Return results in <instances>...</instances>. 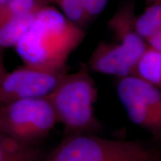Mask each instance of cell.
<instances>
[{
  "mask_svg": "<svg viewBox=\"0 0 161 161\" xmlns=\"http://www.w3.org/2000/svg\"><path fill=\"white\" fill-rule=\"evenodd\" d=\"M47 1H48V0H47ZM48 3H49V2H48Z\"/></svg>",
  "mask_w": 161,
  "mask_h": 161,
  "instance_id": "obj_20",
  "label": "cell"
},
{
  "mask_svg": "<svg viewBox=\"0 0 161 161\" xmlns=\"http://www.w3.org/2000/svg\"><path fill=\"white\" fill-rule=\"evenodd\" d=\"M136 60L120 43L101 41L90 56V69L99 73L122 78L130 75Z\"/></svg>",
  "mask_w": 161,
  "mask_h": 161,
  "instance_id": "obj_7",
  "label": "cell"
},
{
  "mask_svg": "<svg viewBox=\"0 0 161 161\" xmlns=\"http://www.w3.org/2000/svg\"><path fill=\"white\" fill-rule=\"evenodd\" d=\"M134 29L144 40L161 30V0L153 2L140 15H136Z\"/></svg>",
  "mask_w": 161,
  "mask_h": 161,
  "instance_id": "obj_12",
  "label": "cell"
},
{
  "mask_svg": "<svg viewBox=\"0 0 161 161\" xmlns=\"http://www.w3.org/2000/svg\"><path fill=\"white\" fill-rule=\"evenodd\" d=\"M158 152L140 140H110L92 134L67 135L40 161H158Z\"/></svg>",
  "mask_w": 161,
  "mask_h": 161,
  "instance_id": "obj_3",
  "label": "cell"
},
{
  "mask_svg": "<svg viewBox=\"0 0 161 161\" xmlns=\"http://www.w3.org/2000/svg\"><path fill=\"white\" fill-rule=\"evenodd\" d=\"M158 161H160V160H158Z\"/></svg>",
  "mask_w": 161,
  "mask_h": 161,
  "instance_id": "obj_21",
  "label": "cell"
},
{
  "mask_svg": "<svg viewBox=\"0 0 161 161\" xmlns=\"http://www.w3.org/2000/svg\"><path fill=\"white\" fill-rule=\"evenodd\" d=\"M83 5L88 23L95 19L105 8L108 0H80Z\"/></svg>",
  "mask_w": 161,
  "mask_h": 161,
  "instance_id": "obj_15",
  "label": "cell"
},
{
  "mask_svg": "<svg viewBox=\"0 0 161 161\" xmlns=\"http://www.w3.org/2000/svg\"><path fill=\"white\" fill-rule=\"evenodd\" d=\"M46 97L53 107L58 122L64 125L66 136L91 134L100 128L93 107L98 90L86 66H82L75 73L64 74Z\"/></svg>",
  "mask_w": 161,
  "mask_h": 161,
  "instance_id": "obj_2",
  "label": "cell"
},
{
  "mask_svg": "<svg viewBox=\"0 0 161 161\" xmlns=\"http://www.w3.org/2000/svg\"><path fill=\"white\" fill-rule=\"evenodd\" d=\"M2 52L3 51H0V77H1V75L5 72V67H4V64H3V55H2Z\"/></svg>",
  "mask_w": 161,
  "mask_h": 161,
  "instance_id": "obj_17",
  "label": "cell"
},
{
  "mask_svg": "<svg viewBox=\"0 0 161 161\" xmlns=\"http://www.w3.org/2000/svg\"><path fill=\"white\" fill-rule=\"evenodd\" d=\"M65 73L25 66L0 77V107L14 101L46 97Z\"/></svg>",
  "mask_w": 161,
  "mask_h": 161,
  "instance_id": "obj_6",
  "label": "cell"
},
{
  "mask_svg": "<svg viewBox=\"0 0 161 161\" xmlns=\"http://www.w3.org/2000/svg\"><path fill=\"white\" fill-rule=\"evenodd\" d=\"M43 155L37 145L19 142L0 131V161H40Z\"/></svg>",
  "mask_w": 161,
  "mask_h": 161,
  "instance_id": "obj_10",
  "label": "cell"
},
{
  "mask_svg": "<svg viewBox=\"0 0 161 161\" xmlns=\"http://www.w3.org/2000/svg\"><path fill=\"white\" fill-rule=\"evenodd\" d=\"M7 1H8V0H0V4L5 3V2H7ZM47 2H48V1H47Z\"/></svg>",
  "mask_w": 161,
  "mask_h": 161,
  "instance_id": "obj_18",
  "label": "cell"
},
{
  "mask_svg": "<svg viewBox=\"0 0 161 161\" xmlns=\"http://www.w3.org/2000/svg\"><path fill=\"white\" fill-rule=\"evenodd\" d=\"M145 41L149 47L161 51V30L154 32L150 37L146 38Z\"/></svg>",
  "mask_w": 161,
  "mask_h": 161,
  "instance_id": "obj_16",
  "label": "cell"
},
{
  "mask_svg": "<svg viewBox=\"0 0 161 161\" xmlns=\"http://www.w3.org/2000/svg\"><path fill=\"white\" fill-rule=\"evenodd\" d=\"M46 5H49L47 0H8L0 4V22L11 17L35 13Z\"/></svg>",
  "mask_w": 161,
  "mask_h": 161,
  "instance_id": "obj_13",
  "label": "cell"
},
{
  "mask_svg": "<svg viewBox=\"0 0 161 161\" xmlns=\"http://www.w3.org/2000/svg\"><path fill=\"white\" fill-rule=\"evenodd\" d=\"M48 2L49 5L55 4L58 5L60 11L68 19L81 29L88 24L83 5L80 0H48Z\"/></svg>",
  "mask_w": 161,
  "mask_h": 161,
  "instance_id": "obj_14",
  "label": "cell"
},
{
  "mask_svg": "<svg viewBox=\"0 0 161 161\" xmlns=\"http://www.w3.org/2000/svg\"><path fill=\"white\" fill-rule=\"evenodd\" d=\"M135 17L134 3L128 2L119 8L110 18L108 25L119 41V43L123 46L130 55L137 60L148 45L135 31Z\"/></svg>",
  "mask_w": 161,
  "mask_h": 161,
  "instance_id": "obj_8",
  "label": "cell"
},
{
  "mask_svg": "<svg viewBox=\"0 0 161 161\" xmlns=\"http://www.w3.org/2000/svg\"><path fill=\"white\" fill-rule=\"evenodd\" d=\"M116 92L130 121L149 131L161 135V92L153 84L134 76L120 78Z\"/></svg>",
  "mask_w": 161,
  "mask_h": 161,
  "instance_id": "obj_5",
  "label": "cell"
},
{
  "mask_svg": "<svg viewBox=\"0 0 161 161\" xmlns=\"http://www.w3.org/2000/svg\"><path fill=\"white\" fill-rule=\"evenodd\" d=\"M130 75L161 86V51L147 46L133 66Z\"/></svg>",
  "mask_w": 161,
  "mask_h": 161,
  "instance_id": "obj_9",
  "label": "cell"
},
{
  "mask_svg": "<svg viewBox=\"0 0 161 161\" xmlns=\"http://www.w3.org/2000/svg\"><path fill=\"white\" fill-rule=\"evenodd\" d=\"M35 14L18 16L0 22V51L17 45L29 30Z\"/></svg>",
  "mask_w": 161,
  "mask_h": 161,
  "instance_id": "obj_11",
  "label": "cell"
},
{
  "mask_svg": "<svg viewBox=\"0 0 161 161\" xmlns=\"http://www.w3.org/2000/svg\"><path fill=\"white\" fill-rule=\"evenodd\" d=\"M148 1H149V2H152V3H153V2H156V1H159V0H148Z\"/></svg>",
  "mask_w": 161,
  "mask_h": 161,
  "instance_id": "obj_19",
  "label": "cell"
},
{
  "mask_svg": "<svg viewBox=\"0 0 161 161\" xmlns=\"http://www.w3.org/2000/svg\"><path fill=\"white\" fill-rule=\"evenodd\" d=\"M57 122L46 97L20 99L0 107V131L25 144L37 146Z\"/></svg>",
  "mask_w": 161,
  "mask_h": 161,
  "instance_id": "obj_4",
  "label": "cell"
},
{
  "mask_svg": "<svg viewBox=\"0 0 161 161\" xmlns=\"http://www.w3.org/2000/svg\"><path fill=\"white\" fill-rule=\"evenodd\" d=\"M85 36L83 29L56 8L46 5L36 12L31 26L15 48L25 66L66 73L69 55Z\"/></svg>",
  "mask_w": 161,
  "mask_h": 161,
  "instance_id": "obj_1",
  "label": "cell"
}]
</instances>
